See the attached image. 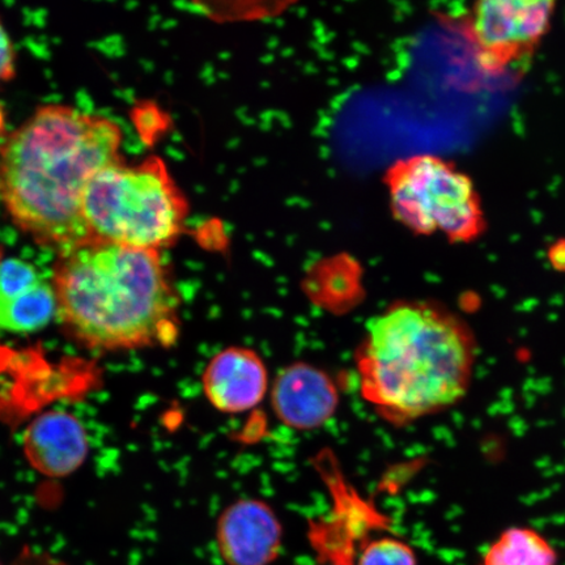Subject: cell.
Wrapping results in <instances>:
<instances>
[{
  "label": "cell",
  "mask_w": 565,
  "mask_h": 565,
  "mask_svg": "<svg viewBox=\"0 0 565 565\" xmlns=\"http://www.w3.org/2000/svg\"><path fill=\"white\" fill-rule=\"evenodd\" d=\"M111 119L41 106L0 147V202L17 227L58 254L90 243L83 196L92 177L122 161Z\"/></svg>",
  "instance_id": "cell-1"
},
{
  "label": "cell",
  "mask_w": 565,
  "mask_h": 565,
  "mask_svg": "<svg viewBox=\"0 0 565 565\" xmlns=\"http://www.w3.org/2000/svg\"><path fill=\"white\" fill-rule=\"evenodd\" d=\"M478 344L443 303L406 300L366 323L356 350L360 393L395 427L447 412L469 393Z\"/></svg>",
  "instance_id": "cell-2"
},
{
  "label": "cell",
  "mask_w": 565,
  "mask_h": 565,
  "mask_svg": "<svg viewBox=\"0 0 565 565\" xmlns=\"http://www.w3.org/2000/svg\"><path fill=\"white\" fill-rule=\"evenodd\" d=\"M53 287L65 334L90 351L169 349L180 295L158 250L90 242L58 254Z\"/></svg>",
  "instance_id": "cell-3"
},
{
  "label": "cell",
  "mask_w": 565,
  "mask_h": 565,
  "mask_svg": "<svg viewBox=\"0 0 565 565\" xmlns=\"http://www.w3.org/2000/svg\"><path fill=\"white\" fill-rule=\"evenodd\" d=\"M186 216L185 198L160 158L106 167L83 196L90 242L160 252L179 238Z\"/></svg>",
  "instance_id": "cell-4"
},
{
  "label": "cell",
  "mask_w": 565,
  "mask_h": 565,
  "mask_svg": "<svg viewBox=\"0 0 565 565\" xmlns=\"http://www.w3.org/2000/svg\"><path fill=\"white\" fill-rule=\"evenodd\" d=\"M386 182L393 214L409 231L441 233L458 244L482 236L486 217L475 182L450 161L416 154L388 168Z\"/></svg>",
  "instance_id": "cell-5"
},
{
  "label": "cell",
  "mask_w": 565,
  "mask_h": 565,
  "mask_svg": "<svg viewBox=\"0 0 565 565\" xmlns=\"http://www.w3.org/2000/svg\"><path fill=\"white\" fill-rule=\"evenodd\" d=\"M553 2L486 0L472 7L469 32L482 62L503 66L534 51L550 30Z\"/></svg>",
  "instance_id": "cell-6"
},
{
  "label": "cell",
  "mask_w": 565,
  "mask_h": 565,
  "mask_svg": "<svg viewBox=\"0 0 565 565\" xmlns=\"http://www.w3.org/2000/svg\"><path fill=\"white\" fill-rule=\"evenodd\" d=\"M215 540L227 565H271L280 555L282 526L265 501L242 499L218 515Z\"/></svg>",
  "instance_id": "cell-7"
},
{
  "label": "cell",
  "mask_w": 565,
  "mask_h": 565,
  "mask_svg": "<svg viewBox=\"0 0 565 565\" xmlns=\"http://www.w3.org/2000/svg\"><path fill=\"white\" fill-rule=\"evenodd\" d=\"M271 406L285 426L298 430L321 428L337 413L334 380L318 366L295 363L282 369L271 387Z\"/></svg>",
  "instance_id": "cell-8"
},
{
  "label": "cell",
  "mask_w": 565,
  "mask_h": 565,
  "mask_svg": "<svg viewBox=\"0 0 565 565\" xmlns=\"http://www.w3.org/2000/svg\"><path fill=\"white\" fill-rule=\"evenodd\" d=\"M202 388L210 405L225 414L257 407L268 391L264 359L252 349L232 345L217 352L204 369Z\"/></svg>",
  "instance_id": "cell-9"
},
{
  "label": "cell",
  "mask_w": 565,
  "mask_h": 565,
  "mask_svg": "<svg viewBox=\"0 0 565 565\" xmlns=\"http://www.w3.org/2000/svg\"><path fill=\"white\" fill-rule=\"evenodd\" d=\"M56 316L53 282L23 259L0 263V330L30 334Z\"/></svg>",
  "instance_id": "cell-10"
},
{
  "label": "cell",
  "mask_w": 565,
  "mask_h": 565,
  "mask_svg": "<svg viewBox=\"0 0 565 565\" xmlns=\"http://www.w3.org/2000/svg\"><path fill=\"white\" fill-rule=\"evenodd\" d=\"M88 441L79 420L66 413H47L34 420L25 436V451L35 469L67 476L84 461Z\"/></svg>",
  "instance_id": "cell-11"
},
{
  "label": "cell",
  "mask_w": 565,
  "mask_h": 565,
  "mask_svg": "<svg viewBox=\"0 0 565 565\" xmlns=\"http://www.w3.org/2000/svg\"><path fill=\"white\" fill-rule=\"evenodd\" d=\"M480 565H557V553L535 529L513 526L491 543Z\"/></svg>",
  "instance_id": "cell-12"
},
{
  "label": "cell",
  "mask_w": 565,
  "mask_h": 565,
  "mask_svg": "<svg viewBox=\"0 0 565 565\" xmlns=\"http://www.w3.org/2000/svg\"><path fill=\"white\" fill-rule=\"evenodd\" d=\"M356 565H418V557L408 543L393 536H380L360 547Z\"/></svg>",
  "instance_id": "cell-13"
},
{
  "label": "cell",
  "mask_w": 565,
  "mask_h": 565,
  "mask_svg": "<svg viewBox=\"0 0 565 565\" xmlns=\"http://www.w3.org/2000/svg\"><path fill=\"white\" fill-rule=\"evenodd\" d=\"M15 75V51L9 33L0 21V83L9 82Z\"/></svg>",
  "instance_id": "cell-14"
},
{
  "label": "cell",
  "mask_w": 565,
  "mask_h": 565,
  "mask_svg": "<svg viewBox=\"0 0 565 565\" xmlns=\"http://www.w3.org/2000/svg\"><path fill=\"white\" fill-rule=\"evenodd\" d=\"M318 565H356L355 561L317 562Z\"/></svg>",
  "instance_id": "cell-15"
},
{
  "label": "cell",
  "mask_w": 565,
  "mask_h": 565,
  "mask_svg": "<svg viewBox=\"0 0 565 565\" xmlns=\"http://www.w3.org/2000/svg\"><path fill=\"white\" fill-rule=\"evenodd\" d=\"M0 565H2V563H0Z\"/></svg>",
  "instance_id": "cell-16"
}]
</instances>
